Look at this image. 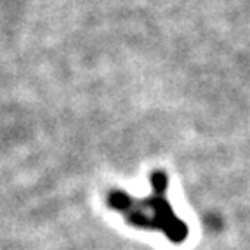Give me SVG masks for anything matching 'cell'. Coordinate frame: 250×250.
Returning a JSON list of instances; mask_svg holds the SVG:
<instances>
[{
    "instance_id": "6da1fadb",
    "label": "cell",
    "mask_w": 250,
    "mask_h": 250,
    "mask_svg": "<svg viewBox=\"0 0 250 250\" xmlns=\"http://www.w3.org/2000/svg\"><path fill=\"white\" fill-rule=\"evenodd\" d=\"M151 196L145 200L132 198L129 193L113 191L108 195L109 207L122 212L129 224L145 229H160L167 234V238L174 243L186 240V224L174 214L167 198L168 177L165 172L156 170L151 176Z\"/></svg>"
}]
</instances>
